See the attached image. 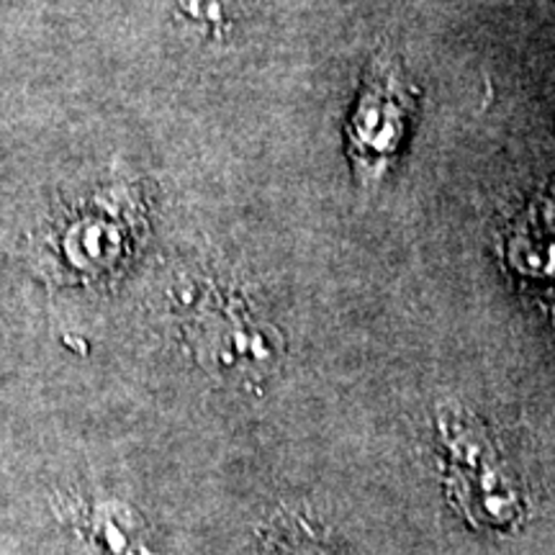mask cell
I'll list each match as a JSON object with an SVG mask.
<instances>
[{"instance_id":"cell-1","label":"cell","mask_w":555,"mask_h":555,"mask_svg":"<svg viewBox=\"0 0 555 555\" xmlns=\"http://www.w3.org/2000/svg\"><path fill=\"white\" fill-rule=\"evenodd\" d=\"M416 101L420 93L399 62L373 60L347 121V155L360 183H378L391 168L406 139Z\"/></svg>"},{"instance_id":"cell-2","label":"cell","mask_w":555,"mask_h":555,"mask_svg":"<svg viewBox=\"0 0 555 555\" xmlns=\"http://www.w3.org/2000/svg\"><path fill=\"white\" fill-rule=\"evenodd\" d=\"M502 255L512 275L555 307V189L538 193L502 234Z\"/></svg>"}]
</instances>
